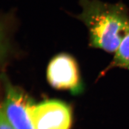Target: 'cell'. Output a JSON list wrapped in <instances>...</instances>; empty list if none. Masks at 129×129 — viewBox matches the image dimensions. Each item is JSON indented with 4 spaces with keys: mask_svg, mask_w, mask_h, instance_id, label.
Listing matches in <instances>:
<instances>
[{
    "mask_svg": "<svg viewBox=\"0 0 129 129\" xmlns=\"http://www.w3.org/2000/svg\"><path fill=\"white\" fill-rule=\"evenodd\" d=\"M119 67L129 70V34L124 38L117 50L109 68Z\"/></svg>",
    "mask_w": 129,
    "mask_h": 129,
    "instance_id": "5",
    "label": "cell"
},
{
    "mask_svg": "<svg viewBox=\"0 0 129 129\" xmlns=\"http://www.w3.org/2000/svg\"><path fill=\"white\" fill-rule=\"evenodd\" d=\"M72 120L70 108L57 100L36 105L32 114L34 129H70Z\"/></svg>",
    "mask_w": 129,
    "mask_h": 129,
    "instance_id": "3",
    "label": "cell"
},
{
    "mask_svg": "<svg viewBox=\"0 0 129 129\" xmlns=\"http://www.w3.org/2000/svg\"><path fill=\"white\" fill-rule=\"evenodd\" d=\"M35 106L25 92L17 88L8 86L1 112L14 129H34L32 114Z\"/></svg>",
    "mask_w": 129,
    "mask_h": 129,
    "instance_id": "2",
    "label": "cell"
},
{
    "mask_svg": "<svg viewBox=\"0 0 129 129\" xmlns=\"http://www.w3.org/2000/svg\"><path fill=\"white\" fill-rule=\"evenodd\" d=\"M47 77L51 85L58 89L78 90L80 76L77 63L71 56L60 54L50 61Z\"/></svg>",
    "mask_w": 129,
    "mask_h": 129,
    "instance_id": "4",
    "label": "cell"
},
{
    "mask_svg": "<svg viewBox=\"0 0 129 129\" xmlns=\"http://www.w3.org/2000/svg\"><path fill=\"white\" fill-rule=\"evenodd\" d=\"M1 129H14L2 112H1Z\"/></svg>",
    "mask_w": 129,
    "mask_h": 129,
    "instance_id": "6",
    "label": "cell"
},
{
    "mask_svg": "<svg viewBox=\"0 0 129 129\" xmlns=\"http://www.w3.org/2000/svg\"><path fill=\"white\" fill-rule=\"evenodd\" d=\"M82 13L76 17L87 27L90 45L115 52L129 34V10L122 2L80 0Z\"/></svg>",
    "mask_w": 129,
    "mask_h": 129,
    "instance_id": "1",
    "label": "cell"
}]
</instances>
